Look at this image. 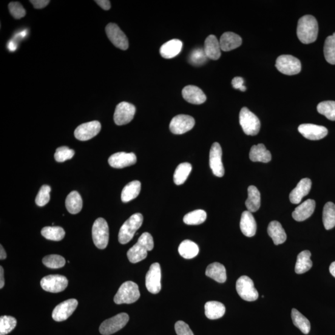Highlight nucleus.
Here are the masks:
<instances>
[{"label": "nucleus", "mask_w": 335, "mask_h": 335, "mask_svg": "<svg viewBox=\"0 0 335 335\" xmlns=\"http://www.w3.org/2000/svg\"><path fill=\"white\" fill-rule=\"evenodd\" d=\"M319 33V25L316 18L311 15H305L298 21L297 35L303 44L313 43L316 41Z\"/></svg>", "instance_id": "1"}, {"label": "nucleus", "mask_w": 335, "mask_h": 335, "mask_svg": "<svg viewBox=\"0 0 335 335\" xmlns=\"http://www.w3.org/2000/svg\"><path fill=\"white\" fill-rule=\"evenodd\" d=\"M154 247L153 237L148 232H145L138 238V242L127 252V258L132 263H137L146 259L149 251Z\"/></svg>", "instance_id": "2"}, {"label": "nucleus", "mask_w": 335, "mask_h": 335, "mask_svg": "<svg viewBox=\"0 0 335 335\" xmlns=\"http://www.w3.org/2000/svg\"><path fill=\"white\" fill-rule=\"evenodd\" d=\"M143 215L137 213L130 216L121 227L119 232L118 240L121 244L129 243L134 236L135 232L143 225Z\"/></svg>", "instance_id": "3"}, {"label": "nucleus", "mask_w": 335, "mask_h": 335, "mask_svg": "<svg viewBox=\"0 0 335 335\" xmlns=\"http://www.w3.org/2000/svg\"><path fill=\"white\" fill-rule=\"evenodd\" d=\"M140 296V291L137 284L132 281H127L119 288L117 293L114 297V301L117 304H123V303L130 304L135 302Z\"/></svg>", "instance_id": "4"}, {"label": "nucleus", "mask_w": 335, "mask_h": 335, "mask_svg": "<svg viewBox=\"0 0 335 335\" xmlns=\"http://www.w3.org/2000/svg\"><path fill=\"white\" fill-rule=\"evenodd\" d=\"M93 242L99 249L106 248L109 242V227L106 220L98 218L92 228Z\"/></svg>", "instance_id": "5"}, {"label": "nucleus", "mask_w": 335, "mask_h": 335, "mask_svg": "<svg viewBox=\"0 0 335 335\" xmlns=\"http://www.w3.org/2000/svg\"><path fill=\"white\" fill-rule=\"evenodd\" d=\"M240 126L248 135H256L260 132L261 124L257 116L247 107H243L239 115Z\"/></svg>", "instance_id": "6"}, {"label": "nucleus", "mask_w": 335, "mask_h": 335, "mask_svg": "<svg viewBox=\"0 0 335 335\" xmlns=\"http://www.w3.org/2000/svg\"><path fill=\"white\" fill-rule=\"evenodd\" d=\"M276 67L281 73L287 75L298 74L302 69L299 60L290 55H283L277 58Z\"/></svg>", "instance_id": "7"}, {"label": "nucleus", "mask_w": 335, "mask_h": 335, "mask_svg": "<svg viewBox=\"0 0 335 335\" xmlns=\"http://www.w3.org/2000/svg\"><path fill=\"white\" fill-rule=\"evenodd\" d=\"M128 314L121 313L104 321L99 327V332L103 335H110L123 328L129 322Z\"/></svg>", "instance_id": "8"}, {"label": "nucleus", "mask_w": 335, "mask_h": 335, "mask_svg": "<svg viewBox=\"0 0 335 335\" xmlns=\"http://www.w3.org/2000/svg\"><path fill=\"white\" fill-rule=\"evenodd\" d=\"M236 289L240 297L248 302L255 301L259 296L255 288L254 281L246 276H241L237 280Z\"/></svg>", "instance_id": "9"}, {"label": "nucleus", "mask_w": 335, "mask_h": 335, "mask_svg": "<svg viewBox=\"0 0 335 335\" xmlns=\"http://www.w3.org/2000/svg\"><path fill=\"white\" fill-rule=\"evenodd\" d=\"M135 111V107L133 104L127 102H121L116 107L114 121L118 126L129 124L134 117Z\"/></svg>", "instance_id": "10"}, {"label": "nucleus", "mask_w": 335, "mask_h": 335, "mask_svg": "<svg viewBox=\"0 0 335 335\" xmlns=\"http://www.w3.org/2000/svg\"><path fill=\"white\" fill-rule=\"evenodd\" d=\"M67 277L61 275H49L42 278L41 286L44 291L58 293L64 291L68 286Z\"/></svg>", "instance_id": "11"}, {"label": "nucleus", "mask_w": 335, "mask_h": 335, "mask_svg": "<svg viewBox=\"0 0 335 335\" xmlns=\"http://www.w3.org/2000/svg\"><path fill=\"white\" fill-rule=\"evenodd\" d=\"M161 272L160 264L155 263L150 266L146 278V285L147 290L150 293L158 294L161 291Z\"/></svg>", "instance_id": "12"}, {"label": "nucleus", "mask_w": 335, "mask_h": 335, "mask_svg": "<svg viewBox=\"0 0 335 335\" xmlns=\"http://www.w3.org/2000/svg\"><path fill=\"white\" fill-rule=\"evenodd\" d=\"M222 150L218 143L213 144L209 154V164L213 173L217 177H224L225 170L222 160Z\"/></svg>", "instance_id": "13"}, {"label": "nucleus", "mask_w": 335, "mask_h": 335, "mask_svg": "<svg viewBox=\"0 0 335 335\" xmlns=\"http://www.w3.org/2000/svg\"><path fill=\"white\" fill-rule=\"evenodd\" d=\"M77 300L71 299L64 301L57 305L52 312L53 319L56 322H63L72 316L77 308Z\"/></svg>", "instance_id": "14"}, {"label": "nucleus", "mask_w": 335, "mask_h": 335, "mask_svg": "<svg viewBox=\"0 0 335 335\" xmlns=\"http://www.w3.org/2000/svg\"><path fill=\"white\" fill-rule=\"evenodd\" d=\"M106 33L110 41L115 46L123 50L128 49V39L117 24L115 23L107 24L106 27Z\"/></svg>", "instance_id": "15"}, {"label": "nucleus", "mask_w": 335, "mask_h": 335, "mask_svg": "<svg viewBox=\"0 0 335 335\" xmlns=\"http://www.w3.org/2000/svg\"><path fill=\"white\" fill-rule=\"evenodd\" d=\"M194 125V119L191 116L180 115L173 118L170 124V129L174 134H183L191 130Z\"/></svg>", "instance_id": "16"}, {"label": "nucleus", "mask_w": 335, "mask_h": 335, "mask_svg": "<svg viewBox=\"0 0 335 335\" xmlns=\"http://www.w3.org/2000/svg\"><path fill=\"white\" fill-rule=\"evenodd\" d=\"M101 129V125L97 121L82 124L75 129V137L79 141H89L97 135Z\"/></svg>", "instance_id": "17"}, {"label": "nucleus", "mask_w": 335, "mask_h": 335, "mask_svg": "<svg viewBox=\"0 0 335 335\" xmlns=\"http://www.w3.org/2000/svg\"><path fill=\"white\" fill-rule=\"evenodd\" d=\"M298 130L303 137L311 141L320 140L328 134V129L325 127L312 124H301Z\"/></svg>", "instance_id": "18"}, {"label": "nucleus", "mask_w": 335, "mask_h": 335, "mask_svg": "<svg viewBox=\"0 0 335 335\" xmlns=\"http://www.w3.org/2000/svg\"><path fill=\"white\" fill-rule=\"evenodd\" d=\"M137 162V157L133 153L118 152L112 155L108 159L110 166L115 169H124L132 166Z\"/></svg>", "instance_id": "19"}, {"label": "nucleus", "mask_w": 335, "mask_h": 335, "mask_svg": "<svg viewBox=\"0 0 335 335\" xmlns=\"http://www.w3.org/2000/svg\"><path fill=\"white\" fill-rule=\"evenodd\" d=\"M311 187L312 181L310 179L303 178L301 180L289 195V200L291 202L294 204H299L302 199L309 194Z\"/></svg>", "instance_id": "20"}, {"label": "nucleus", "mask_w": 335, "mask_h": 335, "mask_svg": "<svg viewBox=\"0 0 335 335\" xmlns=\"http://www.w3.org/2000/svg\"><path fill=\"white\" fill-rule=\"evenodd\" d=\"M182 95L187 102L194 104H203L207 99L206 96L202 90L193 85L184 87L182 91Z\"/></svg>", "instance_id": "21"}, {"label": "nucleus", "mask_w": 335, "mask_h": 335, "mask_svg": "<svg viewBox=\"0 0 335 335\" xmlns=\"http://www.w3.org/2000/svg\"><path fill=\"white\" fill-rule=\"evenodd\" d=\"M316 209V201L308 200L297 207L292 212V217L298 222H302L311 216Z\"/></svg>", "instance_id": "22"}, {"label": "nucleus", "mask_w": 335, "mask_h": 335, "mask_svg": "<svg viewBox=\"0 0 335 335\" xmlns=\"http://www.w3.org/2000/svg\"><path fill=\"white\" fill-rule=\"evenodd\" d=\"M240 226L241 231L246 237H252L256 234L257 222L252 212L246 211L242 213Z\"/></svg>", "instance_id": "23"}, {"label": "nucleus", "mask_w": 335, "mask_h": 335, "mask_svg": "<svg viewBox=\"0 0 335 335\" xmlns=\"http://www.w3.org/2000/svg\"><path fill=\"white\" fill-rule=\"evenodd\" d=\"M219 42L221 50L229 52L239 47L242 44V39L237 34L226 32L221 36Z\"/></svg>", "instance_id": "24"}, {"label": "nucleus", "mask_w": 335, "mask_h": 335, "mask_svg": "<svg viewBox=\"0 0 335 335\" xmlns=\"http://www.w3.org/2000/svg\"><path fill=\"white\" fill-rule=\"evenodd\" d=\"M204 52L207 58L216 61L220 58L221 48L219 41L214 35H210L204 43Z\"/></svg>", "instance_id": "25"}, {"label": "nucleus", "mask_w": 335, "mask_h": 335, "mask_svg": "<svg viewBox=\"0 0 335 335\" xmlns=\"http://www.w3.org/2000/svg\"><path fill=\"white\" fill-rule=\"evenodd\" d=\"M183 48V42L179 39H172L164 43L160 49V53L164 59H172L181 52Z\"/></svg>", "instance_id": "26"}, {"label": "nucleus", "mask_w": 335, "mask_h": 335, "mask_svg": "<svg viewBox=\"0 0 335 335\" xmlns=\"http://www.w3.org/2000/svg\"><path fill=\"white\" fill-rule=\"evenodd\" d=\"M249 158L252 161L257 162L268 163L271 160V154L269 150H267L265 145L260 144L252 147L249 152Z\"/></svg>", "instance_id": "27"}, {"label": "nucleus", "mask_w": 335, "mask_h": 335, "mask_svg": "<svg viewBox=\"0 0 335 335\" xmlns=\"http://www.w3.org/2000/svg\"><path fill=\"white\" fill-rule=\"evenodd\" d=\"M268 233L276 245L286 242L287 235L285 229L277 221H272L268 227Z\"/></svg>", "instance_id": "28"}, {"label": "nucleus", "mask_w": 335, "mask_h": 335, "mask_svg": "<svg viewBox=\"0 0 335 335\" xmlns=\"http://www.w3.org/2000/svg\"><path fill=\"white\" fill-rule=\"evenodd\" d=\"M206 275L219 283H225L227 280L225 266L219 263H213L207 266Z\"/></svg>", "instance_id": "29"}, {"label": "nucleus", "mask_w": 335, "mask_h": 335, "mask_svg": "<svg viewBox=\"0 0 335 335\" xmlns=\"http://www.w3.org/2000/svg\"><path fill=\"white\" fill-rule=\"evenodd\" d=\"M205 315L211 320L220 319L225 314L226 308L223 303L217 301H209L205 304Z\"/></svg>", "instance_id": "30"}, {"label": "nucleus", "mask_w": 335, "mask_h": 335, "mask_svg": "<svg viewBox=\"0 0 335 335\" xmlns=\"http://www.w3.org/2000/svg\"><path fill=\"white\" fill-rule=\"evenodd\" d=\"M248 197L245 205L248 211L255 212L260 209L261 206V196L259 190L255 186H249L248 188Z\"/></svg>", "instance_id": "31"}, {"label": "nucleus", "mask_w": 335, "mask_h": 335, "mask_svg": "<svg viewBox=\"0 0 335 335\" xmlns=\"http://www.w3.org/2000/svg\"><path fill=\"white\" fill-rule=\"evenodd\" d=\"M141 183L138 181H133L124 187L121 193V200L124 203H128L134 200L140 194Z\"/></svg>", "instance_id": "32"}, {"label": "nucleus", "mask_w": 335, "mask_h": 335, "mask_svg": "<svg viewBox=\"0 0 335 335\" xmlns=\"http://www.w3.org/2000/svg\"><path fill=\"white\" fill-rule=\"evenodd\" d=\"M65 206L70 214H76L81 211L83 207V201L80 194L77 191H72L67 196L65 201Z\"/></svg>", "instance_id": "33"}, {"label": "nucleus", "mask_w": 335, "mask_h": 335, "mask_svg": "<svg viewBox=\"0 0 335 335\" xmlns=\"http://www.w3.org/2000/svg\"><path fill=\"white\" fill-rule=\"evenodd\" d=\"M311 253L309 250L300 252L297 256L295 271L297 274H303L310 270L313 263L311 260Z\"/></svg>", "instance_id": "34"}, {"label": "nucleus", "mask_w": 335, "mask_h": 335, "mask_svg": "<svg viewBox=\"0 0 335 335\" xmlns=\"http://www.w3.org/2000/svg\"><path fill=\"white\" fill-rule=\"evenodd\" d=\"M179 254L185 259H192L197 256L200 249L197 243L186 240L181 242L178 248Z\"/></svg>", "instance_id": "35"}, {"label": "nucleus", "mask_w": 335, "mask_h": 335, "mask_svg": "<svg viewBox=\"0 0 335 335\" xmlns=\"http://www.w3.org/2000/svg\"><path fill=\"white\" fill-rule=\"evenodd\" d=\"M291 317L294 325L305 334L311 331V323L306 318L296 309L292 310Z\"/></svg>", "instance_id": "36"}, {"label": "nucleus", "mask_w": 335, "mask_h": 335, "mask_svg": "<svg viewBox=\"0 0 335 335\" xmlns=\"http://www.w3.org/2000/svg\"><path fill=\"white\" fill-rule=\"evenodd\" d=\"M323 222L326 230H330L335 227V204L331 202L326 203L323 211Z\"/></svg>", "instance_id": "37"}, {"label": "nucleus", "mask_w": 335, "mask_h": 335, "mask_svg": "<svg viewBox=\"0 0 335 335\" xmlns=\"http://www.w3.org/2000/svg\"><path fill=\"white\" fill-rule=\"evenodd\" d=\"M192 171V165L189 163H183L179 164L176 169L173 180L177 185H181L185 182L188 176Z\"/></svg>", "instance_id": "38"}, {"label": "nucleus", "mask_w": 335, "mask_h": 335, "mask_svg": "<svg viewBox=\"0 0 335 335\" xmlns=\"http://www.w3.org/2000/svg\"><path fill=\"white\" fill-rule=\"evenodd\" d=\"M41 234L47 240L61 241L64 239L65 232L61 227H45L42 229Z\"/></svg>", "instance_id": "39"}, {"label": "nucleus", "mask_w": 335, "mask_h": 335, "mask_svg": "<svg viewBox=\"0 0 335 335\" xmlns=\"http://www.w3.org/2000/svg\"><path fill=\"white\" fill-rule=\"evenodd\" d=\"M207 214L204 210H196L185 215L183 218V222L189 226L200 225L205 222Z\"/></svg>", "instance_id": "40"}, {"label": "nucleus", "mask_w": 335, "mask_h": 335, "mask_svg": "<svg viewBox=\"0 0 335 335\" xmlns=\"http://www.w3.org/2000/svg\"><path fill=\"white\" fill-rule=\"evenodd\" d=\"M323 50L326 61L329 64L335 65V33L326 39Z\"/></svg>", "instance_id": "41"}, {"label": "nucleus", "mask_w": 335, "mask_h": 335, "mask_svg": "<svg viewBox=\"0 0 335 335\" xmlns=\"http://www.w3.org/2000/svg\"><path fill=\"white\" fill-rule=\"evenodd\" d=\"M317 110L330 121H335V101L321 102L317 106Z\"/></svg>", "instance_id": "42"}, {"label": "nucleus", "mask_w": 335, "mask_h": 335, "mask_svg": "<svg viewBox=\"0 0 335 335\" xmlns=\"http://www.w3.org/2000/svg\"><path fill=\"white\" fill-rule=\"evenodd\" d=\"M42 263L47 268L58 269L62 268L66 263L65 258L58 255H50L45 257L42 260Z\"/></svg>", "instance_id": "43"}, {"label": "nucleus", "mask_w": 335, "mask_h": 335, "mask_svg": "<svg viewBox=\"0 0 335 335\" xmlns=\"http://www.w3.org/2000/svg\"><path fill=\"white\" fill-rule=\"evenodd\" d=\"M17 320L11 316H2L0 318V335L10 333L16 327Z\"/></svg>", "instance_id": "44"}, {"label": "nucleus", "mask_w": 335, "mask_h": 335, "mask_svg": "<svg viewBox=\"0 0 335 335\" xmlns=\"http://www.w3.org/2000/svg\"><path fill=\"white\" fill-rule=\"evenodd\" d=\"M207 57L204 52V49L197 48V49L192 50L191 54L189 55V62L194 66H201L206 63L207 60Z\"/></svg>", "instance_id": "45"}, {"label": "nucleus", "mask_w": 335, "mask_h": 335, "mask_svg": "<svg viewBox=\"0 0 335 335\" xmlns=\"http://www.w3.org/2000/svg\"><path fill=\"white\" fill-rule=\"evenodd\" d=\"M74 155V150L70 149L68 147L64 146L57 149L54 158L58 162H64L65 161L72 159Z\"/></svg>", "instance_id": "46"}, {"label": "nucleus", "mask_w": 335, "mask_h": 335, "mask_svg": "<svg viewBox=\"0 0 335 335\" xmlns=\"http://www.w3.org/2000/svg\"><path fill=\"white\" fill-rule=\"evenodd\" d=\"M51 188L49 186L43 185L40 189L36 198V203L39 207H43L49 202Z\"/></svg>", "instance_id": "47"}, {"label": "nucleus", "mask_w": 335, "mask_h": 335, "mask_svg": "<svg viewBox=\"0 0 335 335\" xmlns=\"http://www.w3.org/2000/svg\"><path fill=\"white\" fill-rule=\"evenodd\" d=\"M8 8H9L11 15L15 19H19L23 18L26 14L24 8L19 2H11L8 5Z\"/></svg>", "instance_id": "48"}, {"label": "nucleus", "mask_w": 335, "mask_h": 335, "mask_svg": "<svg viewBox=\"0 0 335 335\" xmlns=\"http://www.w3.org/2000/svg\"><path fill=\"white\" fill-rule=\"evenodd\" d=\"M175 328L177 335H194L189 325L183 321H178L176 323Z\"/></svg>", "instance_id": "49"}, {"label": "nucleus", "mask_w": 335, "mask_h": 335, "mask_svg": "<svg viewBox=\"0 0 335 335\" xmlns=\"http://www.w3.org/2000/svg\"><path fill=\"white\" fill-rule=\"evenodd\" d=\"M232 85L235 89L240 90L241 92H245L246 90V87L244 86L243 79L242 77H240V76H237V77H235L233 79Z\"/></svg>", "instance_id": "50"}, {"label": "nucleus", "mask_w": 335, "mask_h": 335, "mask_svg": "<svg viewBox=\"0 0 335 335\" xmlns=\"http://www.w3.org/2000/svg\"><path fill=\"white\" fill-rule=\"evenodd\" d=\"M30 2L36 9H42L49 5L50 1L49 0H31Z\"/></svg>", "instance_id": "51"}, {"label": "nucleus", "mask_w": 335, "mask_h": 335, "mask_svg": "<svg viewBox=\"0 0 335 335\" xmlns=\"http://www.w3.org/2000/svg\"><path fill=\"white\" fill-rule=\"evenodd\" d=\"M99 7L104 10H109L110 8V2L108 0H97L95 1Z\"/></svg>", "instance_id": "52"}, {"label": "nucleus", "mask_w": 335, "mask_h": 335, "mask_svg": "<svg viewBox=\"0 0 335 335\" xmlns=\"http://www.w3.org/2000/svg\"><path fill=\"white\" fill-rule=\"evenodd\" d=\"M5 286L4 270L3 267H0V289L4 288Z\"/></svg>", "instance_id": "53"}, {"label": "nucleus", "mask_w": 335, "mask_h": 335, "mask_svg": "<svg viewBox=\"0 0 335 335\" xmlns=\"http://www.w3.org/2000/svg\"><path fill=\"white\" fill-rule=\"evenodd\" d=\"M7 253H6L4 247L1 245L0 246V260H5L7 258Z\"/></svg>", "instance_id": "54"}, {"label": "nucleus", "mask_w": 335, "mask_h": 335, "mask_svg": "<svg viewBox=\"0 0 335 335\" xmlns=\"http://www.w3.org/2000/svg\"><path fill=\"white\" fill-rule=\"evenodd\" d=\"M330 273L333 277H335V261L331 264L330 268H329Z\"/></svg>", "instance_id": "55"}, {"label": "nucleus", "mask_w": 335, "mask_h": 335, "mask_svg": "<svg viewBox=\"0 0 335 335\" xmlns=\"http://www.w3.org/2000/svg\"><path fill=\"white\" fill-rule=\"evenodd\" d=\"M8 49L11 51L15 50L16 49V45L13 42H10L9 44H8Z\"/></svg>", "instance_id": "56"}]
</instances>
